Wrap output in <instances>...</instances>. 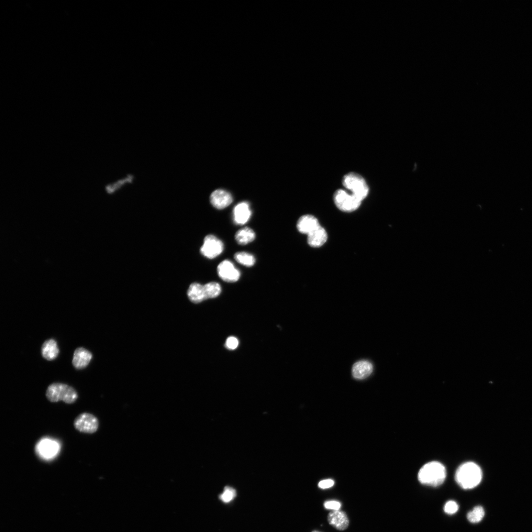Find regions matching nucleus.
Segmentation results:
<instances>
[{"instance_id":"obj_1","label":"nucleus","mask_w":532,"mask_h":532,"mask_svg":"<svg viewBox=\"0 0 532 532\" xmlns=\"http://www.w3.org/2000/svg\"><path fill=\"white\" fill-rule=\"evenodd\" d=\"M482 477L480 467L471 462L461 465L457 469L455 475L456 482L465 489H470L477 486L481 482Z\"/></svg>"},{"instance_id":"obj_2","label":"nucleus","mask_w":532,"mask_h":532,"mask_svg":"<svg viewBox=\"0 0 532 532\" xmlns=\"http://www.w3.org/2000/svg\"><path fill=\"white\" fill-rule=\"evenodd\" d=\"M446 476L445 466L438 462H431L424 465L420 469L418 478L423 484L437 487L442 484Z\"/></svg>"},{"instance_id":"obj_3","label":"nucleus","mask_w":532,"mask_h":532,"mask_svg":"<svg viewBox=\"0 0 532 532\" xmlns=\"http://www.w3.org/2000/svg\"><path fill=\"white\" fill-rule=\"evenodd\" d=\"M45 396L51 402L62 400L66 404L74 403L78 397L77 392L73 387L61 383H54L49 385Z\"/></svg>"},{"instance_id":"obj_4","label":"nucleus","mask_w":532,"mask_h":532,"mask_svg":"<svg viewBox=\"0 0 532 532\" xmlns=\"http://www.w3.org/2000/svg\"><path fill=\"white\" fill-rule=\"evenodd\" d=\"M342 184L361 201L366 198L368 193V187L366 181L358 174L353 172L347 174L343 177Z\"/></svg>"},{"instance_id":"obj_5","label":"nucleus","mask_w":532,"mask_h":532,"mask_svg":"<svg viewBox=\"0 0 532 532\" xmlns=\"http://www.w3.org/2000/svg\"><path fill=\"white\" fill-rule=\"evenodd\" d=\"M333 199L337 208L344 212H352L356 210L362 201L352 194H350L342 189L335 191Z\"/></svg>"},{"instance_id":"obj_6","label":"nucleus","mask_w":532,"mask_h":532,"mask_svg":"<svg viewBox=\"0 0 532 532\" xmlns=\"http://www.w3.org/2000/svg\"><path fill=\"white\" fill-rule=\"evenodd\" d=\"M73 426L79 432L92 434L98 430L99 422L94 415L83 412L79 414L74 419Z\"/></svg>"},{"instance_id":"obj_7","label":"nucleus","mask_w":532,"mask_h":532,"mask_svg":"<svg viewBox=\"0 0 532 532\" xmlns=\"http://www.w3.org/2000/svg\"><path fill=\"white\" fill-rule=\"evenodd\" d=\"M224 245L221 240L212 234L206 235L200 248L201 254L208 259H213L223 251Z\"/></svg>"},{"instance_id":"obj_8","label":"nucleus","mask_w":532,"mask_h":532,"mask_svg":"<svg viewBox=\"0 0 532 532\" xmlns=\"http://www.w3.org/2000/svg\"><path fill=\"white\" fill-rule=\"evenodd\" d=\"M217 272L219 276L227 282H236L239 279L240 275L239 271L229 260H224L219 264L217 266Z\"/></svg>"},{"instance_id":"obj_9","label":"nucleus","mask_w":532,"mask_h":532,"mask_svg":"<svg viewBox=\"0 0 532 532\" xmlns=\"http://www.w3.org/2000/svg\"><path fill=\"white\" fill-rule=\"evenodd\" d=\"M327 520L330 525L339 531L346 530L349 524L345 512L339 510L331 511L327 516Z\"/></svg>"},{"instance_id":"obj_10","label":"nucleus","mask_w":532,"mask_h":532,"mask_svg":"<svg viewBox=\"0 0 532 532\" xmlns=\"http://www.w3.org/2000/svg\"><path fill=\"white\" fill-rule=\"evenodd\" d=\"M211 204L216 208L222 209L228 206L233 201L232 196L227 191L221 189L215 190L210 196Z\"/></svg>"},{"instance_id":"obj_11","label":"nucleus","mask_w":532,"mask_h":532,"mask_svg":"<svg viewBox=\"0 0 532 532\" xmlns=\"http://www.w3.org/2000/svg\"><path fill=\"white\" fill-rule=\"evenodd\" d=\"M251 215V211L247 202H241L236 205L233 208V220L237 225L245 224L249 220Z\"/></svg>"},{"instance_id":"obj_12","label":"nucleus","mask_w":532,"mask_h":532,"mask_svg":"<svg viewBox=\"0 0 532 532\" xmlns=\"http://www.w3.org/2000/svg\"><path fill=\"white\" fill-rule=\"evenodd\" d=\"M92 358V353L83 347L77 348L74 352L72 364L77 369L86 367Z\"/></svg>"},{"instance_id":"obj_13","label":"nucleus","mask_w":532,"mask_h":532,"mask_svg":"<svg viewBox=\"0 0 532 532\" xmlns=\"http://www.w3.org/2000/svg\"><path fill=\"white\" fill-rule=\"evenodd\" d=\"M319 226L317 219L311 215L301 216L297 223V228L299 232L307 235Z\"/></svg>"},{"instance_id":"obj_14","label":"nucleus","mask_w":532,"mask_h":532,"mask_svg":"<svg viewBox=\"0 0 532 532\" xmlns=\"http://www.w3.org/2000/svg\"><path fill=\"white\" fill-rule=\"evenodd\" d=\"M373 371L372 364L366 360H362L355 363L352 367L353 376L358 379H365L369 376Z\"/></svg>"},{"instance_id":"obj_15","label":"nucleus","mask_w":532,"mask_h":532,"mask_svg":"<svg viewBox=\"0 0 532 532\" xmlns=\"http://www.w3.org/2000/svg\"><path fill=\"white\" fill-rule=\"evenodd\" d=\"M327 238L326 230L319 226L307 234V242L308 244L312 247H320L325 243Z\"/></svg>"},{"instance_id":"obj_16","label":"nucleus","mask_w":532,"mask_h":532,"mask_svg":"<svg viewBox=\"0 0 532 532\" xmlns=\"http://www.w3.org/2000/svg\"><path fill=\"white\" fill-rule=\"evenodd\" d=\"M59 350L57 342L53 339L46 340L41 347V354L43 357L48 361L53 360L57 358Z\"/></svg>"},{"instance_id":"obj_17","label":"nucleus","mask_w":532,"mask_h":532,"mask_svg":"<svg viewBox=\"0 0 532 532\" xmlns=\"http://www.w3.org/2000/svg\"><path fill=\"white\" fill-rule=\"evenodd\" d=\"M187 296L189 299L195 303L206 299L203 285L198 283L191 284L187 291Z\"/></svg>"},{"instance_id":"obj_18","label":"nucleus","mask_w":532,"mask_h":532,"mask_svg":"<svg viewBox=\"0 0 532 532\" xmlns=\"http://www.w3.org/2000/svg\"><path fill=\"white\" fill-rule=\"evenodd\" d=\"M255 233L252 229L248 227H245L239 230L235 233V239L238 244L245 245L252 241L255 238Z\"/></svg>"},{"instance_id":"obj_19","label":"nucleus","mask_w":532,"mask_h":532,"mask_svg":"<svg viewBox=\"0 0 532 532\" xmlns=\"http://www.w3.org/2000/svg\"><path fill=\"white\" fill-rule=\"evenodd\" d=\"M205 299H212L218 296L221 292V287L218 283L211 282L203 285Z\"/></svg>"},{"instance_id":"obj_20","label":"nucleus","mask_w":532,"mask_h":532,"mask_svg":"<svg viewBox=\"0 0 532 532\" xmlns=\"http://www.w3.org/2000/svg\"><path fill=\"white\" fill-rule=\"evenodd\" d=\"M234 259L239 264L247 267L253 266L255 263V258L250 253L245 252H239L234 255Z\"/></svg>"},{"instance_id":"obj_21","label":"nucleus","mask_w":532,"mask_h":532,"mask_svg":"<svg viewBox=\"0 0 532 532\" xmlns=\"http://www.w3.org/2000/svg\"><path fill=\"white\" fill-rule=\"evenodd\" d=\"M484 515L485 512L483 508L481 506H476L467 513L466 517L470 523H477L482 520Z\"/></svg>"},{"instance_id":"obj_22","label":"nucleus","mask_w":532,"mask_h":532,"mask_svg":"<svg viewBox=\"0 0 532 532\" xmlns=\"http://www.w3.org/2000/svg\"><path fill=\"white\" fill-rule=\"evenodd\" d=\"M236 496V491L233 488L226 486L222 494L219 495V499L225 503H228L233 500Z\"/></svg>"},{"instance_id":"obj_23","label":"nucleus","mask_w":532,"mask_h":532,"mask_svg":"<svg viewBox=\"0 0 532 532\" xmlns=\"http://www.w3.org/2000/svg\"><path fill=\"white\" fill-rule=\"evenodd\" d=\"M56 450V446L55 444L51 441H45L41 444V452L46 456H50L52 454H54Z\"/></svg>"},{"instance_id":"obj_24","label":"nucleus","mask_w":532,"mask_h":532,"mask_svg":"<svg viewBox=\"0 0 532 532\" xmlns=\"http://www.w3.org/2000/svg\"><path fill=\"white\" fill-rule=\"evenodd\" d=\"M459 509L458 503L454 500H449L445 504L443 509L444 512L449 515L455 513Z\"/></svg>"},{"instance_id":"obj_25","label":"nucleus","mask_w":532,"mask_h":532,"mask_svg":"<svg viewBox=\"0 0 532 532\" xmlns=\"http://www.w3.org/2000/svg\"><path fill=\"white\" fill-rule=\"evenodd\" d=\"M324 507L327 509L338 510L341 506L340 501L336 500H328L324 502Z\"/></svg>"},{"instance_id":"obj_26","label":"nucleus","mask_w":532,"mask_h":532,"mask_svg":"<svg viewBox=\"0 0 532 532\" xmlns=\"http://www.w3.org/2000/svg\"><path fill=\"white\" fill-rule=\"evenodd\" d=\"M238 345V339L234 336L229 337L225 343V347L229 350H234Z\"/></svg>"},{"instance_id":"obj_27","label":"nucleus","mask_w":532,"mask_h":532,"mask_svg":"<svg viewBox=\"0 0 532 532\" xmlns=\"http://www.w3.org/2000/svg\"><path fill=\"white\" fill-rule=\"evenodd\" d=\"M334 481L331 479L322 480L318 484V487L322 489L330 488L333 486Z\"/></svg>"},{"instance_id":"obj_28","label":"nucleus","mask_w":532,"mask_h":532,"mask_svg":"<svg viewBox=\"0 0 532 532\" xmlns=\"http://www.w3.org/2000/svg\"><path fill=\"white\" fill-rule=\"evenodd\" d=\"M311 532H319V531H316V530H314V531H312Z\"/></svg>"}]
</instances>
